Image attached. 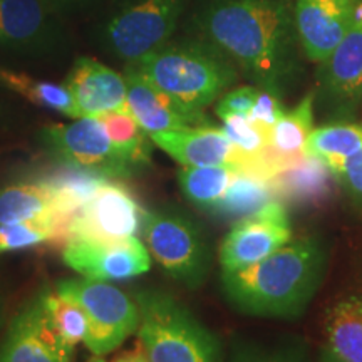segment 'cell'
Segmentation results:
<instances>
[{
  "label": "cell",
  "mask_w": 362,
  "mask_h": 362,
  "mask_svg": "<svg viewBox=\"0 0 362 362\" xmlns=\"http://www.w3.org/2000/svg\"><path fill=\"white\" fill-rule=\"evenodd\" d=\"M194 19L203 39L255 88L282 94L297 79L302 45L293 0H205Z\"/></svg>",
  "instance_id": "6da1fadb"
},
{
  "label": "cell",
  "mask_w": 362,
  "mask_h": 362,
  "mask_svg": "<svg viewBox=\"0 0 362 362\" xmlns=\"http://www.w3.org/2000/svg\"><path fill=\"white\" fill-rule=\"evenodd\" d=\"M327 265V243L319 235H307L257 264L221 272V291L240 314L293 320L304 315L320 291Z\"/></svg>",
  "instance_id": "7a4b0ae2"
},
{
  "label": "cell",
  "mask_w": 362,
  "mask_h": 362,
  "mask_svg": "<svg viewBox=\"0 0 362 362\" xmlns=\"http://www.w3.org/2000/svg\"><path fill=\"white\" fill-rule=\"evenodd\" d=\"M128 66L193 111H205L238 79L232 59L206 39L168 40Z\"/></svg>",
  "instance_id": "3957f363"
},
{
  "label": "cell",
  "mask_w": 362,
  "mask_h": 362,
  "mask_svg": "<svg viewBox=\"0 0 362 362\" xmlns=\"http://www.w3.org/2000/svg\"><path fill=\"white\" fill-rule=\"evenodd\" d=\"M139 307L136 336L148 362H223V346L214 330L170 292L134 293Z\"/></svg>",
  "instance_id": "277c9868"
},
{
  "label": "cell",
  "mask_w": 362,
  "mask_h": 362,
  "mask_svg": "<svg viewBox=\"0 0 362 362\" xmlns=\"http://www.w3.org/2000/svg\"><path fill=\"white\" fill-rule=\"evenodd\" d=\"M141 233L151 259L171 280L189 291L206 282L214 253L197 220L178 208L146 210Z\"/></svg>",
  "instance_id": "5b68a950"
},
{
  "label": "cell",
  "mask_w": 362,
  "mask_h": 362,
  "mask_svg": "<svg viewBox=\"0 0 362 362\" xmlns=\"http://www.w3.org/2000/svg\"><path fill=\"white\" fill-rule=\"evenodd\" d=\"M54 288L79 302L88 319L84 346L94 356L115 352L126 339L138 332L139 307L134 296L111 282L90 279L59 280Z\"/></svg>",
  "instance_id": "8992f818"
},
{
  "label": "cell",
  "mask_w": 362,
  "mask_h": 362,
  "mask_svg": "<svg viewBox=\"0 0 362 362\" xmlns=\"http://www.w3.org/2000/svg\"><path fill=\"white\" fill-rule=\"evenodd\" d=\"M185 0H124L104 25L106 47L134 62L166 44L183 13Z\"/></svg>",
  "instance_id": "52a82bcc"
},
{
  "label": "cell",
  "mask_w": 362,
  "mask_h": 362,
  "mask_svg": "<svg viewBox=\"0 0 362 362\" xmlns=\"http://www.w3.org/2000/svg\"><path fill=\"white\" fill-rule=\"evenodd\" d=\"M39 141L54 160L66 165L98 171L111 178L128 180L134 175L117 156L106 128L94 116L44 126L39 131Z\"/></svg>",
  "instance_id": "ba28073f"
},
{
  "label": "cell",
  "mask_w": 362,
  "mask_h": 362,
  "mask_svg": "<svg viewBox=\"0 0 362 362\" xmlns=\"http://www.w3.org/2000/svg\"><path fill=\"white\" fill-rule=\"evenodd\" d=\"M144 214L146 210L126 180L110 178L72 216L69 238L111 242L138 237L143 230Z\"/></svg>",
  "instance_id": "9c48e42d"
},
{
  "label": "cell",
  "mask_w": 362,
  "mask_h": 362,
  "mask_svg": "<svg viewBox=\"0 0 362 362\" xmlns=\"http://www.w3.org/2000/svg\"><path fill=\"white\" fill-rule=\"evenodd\" d=\"M329 116L347 119L362 104V0L352 24L332 54L319 62L317 94Z\"/></svg>",
  "instance_id": "30bf717a"
},
{
  "label": "cell",
  "mask_w": 362,
  "mask_h": 362,
  "mask_svg": "<svg viewBox=\"0 0 362 362\" xmlns=\"http://www.w3.org/2000/svg\"><path fill=\"white\" fill-rule=\"evenodd\" d=\"M292 240L287 206L272 200L259 211L233 221L221 240L218 264L221 272H235L267 259Z\"/></svg>",
  "instance_id": "8fae6325"
},
{
  "label": "cell",
  "mask_w": 362,
  "mask_h": 362,
  "mask_svg": "<svg viewBox=\"0 0 362 362\" xmlns=\"http://www.w3.org/2000/svg\"><path fill=\"white\" fill-rule=\"evenodd\" d=\"M74 351L51 322L44 287L22 304L0 339V362H72Z\"/></svg>",
  "instance_id": "7c38bea8"
},
{
  "label": "cell",
  "mask_w": 362,
  "mask_h": 362,
  "mask_svg": "<svg viewBox=\"0 0 362 362\" xmlns=\"http://www.w3.org/2000/svg\"><path fill=\"white\" fill-rule=\"evenodd\" d=\"M151 255L139 237L99 242L71 237L62 247V262L81 277L101 282H123L151 269Z\"/></svg>",
  "instance_id": "4fadbf2b"
},
{
  "label": "cell",
  "mask_w": 362,
  "mask_h": 362,
  "mask_svg": "<svg viewBox=\"0 0 362 362\" xmlns=\"http://www.w3.org/2000/svg\"><path fill=\"white\" fill-rule=\"evenodd\" d=\"M124 79L128 89V111L148 134L210 126L205 111H193L183 106L144 79L133 67L126 66Z\"/></svg>",
  "instance_id": "5bb4252c"
},
{
  "label": "cell",
  "mask_w": 362,
  "mask_h": 362,
  "mask_svg": "<svg viewBox=\"0 0 362 362\" xmlns=\"http://www.w3.org/2000/svg\"><path fill=\"white\" fill-rule=\"evenodd\" d=\"M302 51L309 61L322 62L347 34L357 0H293Z\"/></svg>",
  "instance_id": "9a60e30c"
},
{
  "label": "cell",
  "mask_w": 362,
  "mask_h": 362,
  "mask_svg": "<svg viewBox=\"0 0 362 362\" xmlns=\"http://www.w3.org/2000/svg\"><path fill=\"white\" fill-rule=\"evenodd\" d=\"M64 86L81 116H99L111 111H128L124 74L90 57L76 59Z\"/></svg>",
  "instance_id": "2e32d148"
},
{
  "label": "cell",
  "mask_w": 362,
  "mask_h": 362,
  "mask_svg": "<svg viewBox=\"0 0 362 362\" xmlns=\"http://www.w3.org/2000/svg\"><path fill=\"white\" fill-rule=\"evenodd\" d=\"M151 141L181 166L228 165L237 170L242 153L226 138L223 129L197 126L149 134Z\"/></svg>",
  "instance_id": "e0dca14e"
},
{
  "label": "cell",
  "mask_w": 362,
  "mask_h": 362,
  "mask_svg": "<svg viewBox=\"0 0 362 362\" xmlns=\"http://www.w3.org/2000/svg\"><path fill=\"white\" fill-rule=\"evenodd\" d=\"M270 183L279 202L298 210L330 205L339 188L329 166L310 155L277 171L270 178Z\"/></svg>",
  "instance_id": "ac0fdd59"
},
{
  "label": "cell",
  "mask_w": 362,
  "mask_h": 362,
  "mask_svg": "<svg viewBox=\"0 0 362 362\" xmlns=\"http://www.w3.org/2000/svg\"><path fill=\"white\" fill-rule=\"evenodd\" d=\"M54 8L45 0H0V45L39 52L56 39Z\"/></svg>",
  "instance_id": "d6986e66"
},
{
  "label": "cell",
  "mask_w": 362,
  "mask_h": 362,
  "mask_svg": "<svg viewBox=\"0 0 362 362\" xmlns=\"http://www.w3.org/2000/svg\"><path fill=\"white\" fill-rule=\"evenodd\" d=\"M74 214L44 181H16L0 188V225L30 220H67Z\"/></svg>",
  "instance_id": "ffe728a7"
},
{
  "label": "cell",
  "mask_w": 362,
  "mask_h": 362,
  "mask_svg": "<svg viewBox=\"0 0 362 362\" xmlns=\"http://www.w3.org/2000/svg\"><path fill=\"white\" fill-rule=\"evenodd\" d=\"M314 104L315 93H309L272 128L265 160L275 173L307 156L305 144L314 129Z\"/></svg>",
  "instance_id": "44dd1931"
},
{
  "label": "cell",
  "mask_w": 362,
  "mask_h": 362,
  "mask_svg": "<svg viewBox=\"0 0 362 362\" xmlns=\"http://www.w3.org/2000/svg\"><path fill=\"white\" fill-rule=\"evenodd\" d=\"M324 336L322 349L337 362H362V296H347L329 307Z\"/></svg>",
  "instance_id": "7402d4cb"
},
{
  "label": "cell",
  "mask_w": 362,
  "mask_h": 362,
  "mask_svg": "<svg viewBox=\"0 0 362 362\" xmlns=\"http://www.w3.org/2000/svg\"><path fill=\"white\" fill-rule=\"evenodd\" d=\"M272 200H277V198H275L270 180L262 178L259 175L245 173V171H237L220 200L206 214L220 221L233 223L259 211Z\"/></svg>",
  "instance_id": "603a6c76"
},
{
  "label": "cell",
  "mask_w": 362,
  "mask_h": 362,
  "mask_svg": "<svg viewBox=\"0 0 362 362\" xmlns=\"http://www.w3.org/2000/svg\"><path fill=\"white\" fill-rule=\"evenodd\" d=\"M107 131L117 156L136 173L151 165L153 141L129 111H111L96 116Z\"/></svg>",
  "instance_id": "cb8c5ba5"
},
{
  "label": "cell",
  "mask_w": 362,
  "mask_h": 362,
  "mask_svg": "<svg viewBox=\"0 0 362 362\" xmlns=\"http://www.w3.org/2000/svg\"><path fill=\"white\" fill-rule=\"evenodd\" d=\"M0 86L12 93L19 94L34 106L42 110L59 112L67 117H81L74 99L66 86L49 83V81L35 79L25 72L11 71L7 67L0 66Z\"/></svg>",
  "instance_id": "d4e9b609"
},
{
  "label": "cell",
  "mask_w": 362,
  "mask_h": 362,
  "mask_svg": "<svg viewBox=\"0 0 362 362\" xmlns=\"http://www.w3.org/2000/svg\"><path fill=\"white\" fill-rule=\"evenodd\" d=\"M110 178L111 176L98 173V171L78 168V166L66 165L61 161H57L56 165L45 166L33 176V180L44 181L45 185L56 189L74 215L96 193V189L104 181Z\"/></svg>",
  "instance_id": "484cf974"
},
{
  "label": "cell",
  "mask_w": 362,
  "mask_h": 362,
  "mask_svg": "<svg viewBox=\"0 0 362 362\" xmlns=\"http://www.w3.org/2000/svg\"><path fill=\"white\" fill-rule=\"evenodd\" d=\"M67 220H30L0 225V255L42 245H61L69 238Z\"/></svg>",
  "instance_id": "4316f807"
},
{
  "label": "cell",
  "mask_w": 362,
  "mask_h": 362,
  "mask_svg": "<svg viewBox=\"0 0 362 362\" xmlns=\"http://www.w3.org/2000/svg\"><path fill=\"white\" fill-rule=\"evenodd\" d=\"M362 151V126L354 123H332L312 129L305 153L319 158L332 171L346 158Z\"/></svg>",
  "instance_id": "83f0119b"
},
{
  "label": "cell",
  "mask_w": 362,
  "mask_h": 362,
  "mask_svg": "<svg viewBox=\"0 0 362 362\" xmlns=\"http://www.w3.org/2000/svg\"><path fill=\"white\" fill-rule=\"evenodd\" d=\"M235 173L237 170L228 165L183 166L178 171V185L192 205L208 211L220 200Z\"/></svg>",
  "instance_id": "f1b7e54d"
},
{
  "label": "cell",
  "mask_w": 362,
  "mask_h": 362,
  "mask_svg": "<svg viewBox=\"0 0 362 362\" xmlns=\"http://www.w3.org/2000/svg\"><path fill=\"white\" fill-rule=\"evenodd\" d=\"M223 362H312L309 346L298 337H280L277 341L233 339Z\"/></svg>",
  "instance_id": "f546056e"
},
{
  "label": "cell",
  "mask_w": 362,
  "mask_h": 362,
  "mask_svg": "<svg viewBox=\"0 0 362 362\" xmlns=\"http://www.w3.org/2000/svg\"><path fill=\"white\" fill-rule=\"evenodd\" d=\"M44 298L51 322L59 336L76 349L78 344L84 342L86 330H88V319H86L84 309L74 298L59 293L54 285L52 287L45 285Z\"/></svg>",
  "instance_id": "4dcf8cb0"
},
{
  "label": "cell",
  "mask_w": 362,
  "mask_h": 362,
  "mask_svg": "<svg viewBox=\"0 0 362 362\" xmlns=\"http://www.w3.org/2000/svg\"><path fill=\"white\" fill-rule=\"evenodd\" d=\"M221 129L233 146L247 156L264 158L265 149L270 146L272 131L253 123L248 116L226 117Z\"/></svg>",
  "instance_id": "1f68e13d"
},
{
  "label": "cell",
  "mask_w": 362,
  "mask_h": 362,
  "mask_svg": "<svg viewBox=\"0 0 362 362\" xmlns=\"http://www.w3.org/2000/svg\"><path fill=\"white\" fill-rule=\"evenodd\" d=\"M339 187L349 194L352 205L362 216V151L342 160L332 170Z\"/></svg>",
  "instance_id": "d6a6232c"
},
{
  "label": "cell",
  "mask_w": 362,
  "mask_h": 362,
  "mask_svg": "<svg viewBox=\"0 0 362 362\" xmlns=\"http://www.w3.org/2000/svg\"><path fill=\"white\" fill-rule=\"evenodd\" d=\"M257 96H259V88L255 86H240L226 90L216 103V116L221 121L232 116H250Z\"/></svg>",
  "instance_id": "836d02e7"
},
{
  "label": "cell",
  "mask_w": 362,
  "mask_h": 362,
  "mask_svg": "<svg viewBox=\"0 0 362 362\" xmlns=\"http://www.w3.org/2000/svg\"><path fill=\"white\" fill-rule=\"evenodd\" d=\"M285 112L287 111L284 107L282 94L272 89H259V96H257L248 117L262 128L272 131V128L282 119Z\"/></svg>",
  "instance_id": "e575fe53"
},
{
  "label": "cell",
  "mask_w": 362,
  "mask_h": 362,
  "mask_svg": "<svg viewBox=\"0 0 362 362\" xmlns=\"http://www.w3.org/2000/svg\"><path fill=\"white\" fill-rule=\"evenodd\" d=\"M111 362H148V359H146V356H144L141 346L138 344L134 349H129V351L123 352V354L116 356Z\"/></svg>",
  "instance_id": "d590c367"
},
{
  "label": "cell",
  "mask_w": 362,
  "mask_h": 362,
  "mask_svg": "<svg viewBox=\"0 0 362 362\" xmlns=\"http://www.w3.org/2000/svg\"><path fill=\"white\" fill-rule=\"evenodd\" d=\"M54 11H67V8H76L88 4L89 0H45Z\"/></svg>",
  "instance_id": "8d00e7d4"
},
{
  "label": "cell",
  "mask_w": 362,
  "mask_h": 362,
  "mask_svg": "<svg viewBox=\"0 0 362 362\" xmlns=\"http://www.w3.org/2000/svg\"><path fill=\"white\" fill-rule=\"evenodd\" d=\"M7 324V297L6 292H4L2 285H0V332L6 327Z\"/></svg>",
  "instance_id": "74e56055"
},
{
  "label": "cell",
  "mask_w": 362,
  "mask_h": 362,
  "mask_svg": "<svg viewBox=\"0 0 362 362\" xmlns=\"http://www.w3.org/2000/svg\"><path fill=\"white\" fill-rule=\"evenodd\" d=\"M319 362H337L336 359H334L332 356L329 354L327 351H324V349H320V356H319Z\"/></svg>",
  "instance_id": "f35d334b"
},
{
  "label": "cell",
  "mask_w": 362,
  "mask_h": 362,
  "mask_svg": "<svg viewBox=\"0 0 362 362\" xmlns=\"http://www.w3.org/2000/svg\"><path fill=\"white\" fill-rule=\"evenodd\" d=\"M4 119H6V106H4V103L0 101V124L4 123Z\"/></svg>",
  "instance_id": "ab89813d"
},
{
  "label": "cell",
  "mask_w": 362,
  "mask_h": 362,
  "mask_svg": "<svg viewBox=\"0 0 362 362\" xmlns=\"http://www.w3.org/2000/svg\"><path fill=\"white\" fill-rule=\"evenodd\" d=\"M86 362H106V361H104L101 356H94V357H90V359L86 361Z\"/></svg>",
  "instance_id": "60d3db41"
}]
</instances>
